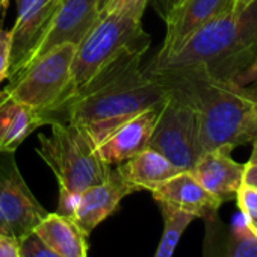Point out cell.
Here are the masks:
<instances>
[{"instance_id": "23", "label": "cell", "mask_w": 257, "mask_h": 257, "mask_svg": "<svg viewBox=\"0 0 257 257\" xmlns=\"http://www.w3.org/2000/svg\"><path fill=\"white\" fill-rule=\"evenodd\" d=\"M22 257H61L53 249H50L35 233H31L23 240H20Z\"/></svg>"}, {"instance_id": "3", "label": "cell", "mask_w": 257, "mask_h": 257, "mask_svg": "<svg viewBox=\"0 0 257 257\" xmlns=\"http://www.w3.org/2000/svg\"><path fill=\"white\" fill-rule=\"evenodd\" d=\"M165 88L179 91L195 109L203 153L236 149L257 138V107L252 88L233 80H213L195 73L152 74Z\"/></svg>"}, {"instance_id": "17", "label": "cell", "mask_w": 257, "mask_h": 257, "mask_svg": "<svg viewBox=\"0 0 257 257\" xmlns=\"http://www.w3.org/2000/svg\"><path fill=\"white\" fill-rule=\"evenodd\" d=\"M118 176L131 185L137 192L138 191H153L176 174L182 173L176 165H173L161 153L144 149L135 156L128 158L115 167Z\"/></svg>"}, {"instance_id": "8", "label": "cell", "mask_w": 257, "mask_h": 257, "mask_svg": "<svg viewBox=\"0 0 257 257\" xmlns=\"http://www.w3.org/2000/svg\"><path fill=\"white\" fill-rule=\"evenodd\" d=\"M49 212L25 182L14 152H0V234L23 240Z\"/></svg>"}, {"instance_id": "20", "label": "cell", "mask_w": 257, "mask_h": 257, "mask_svg": "<svg viewBox=\"0 0 257 257\" xmlns=\"http://www.w3.org/2000/svg\"><path fill=\"white\" fill-rule=\"evenodd\" d=\"M159 207L164 218V233L153 257H173L182 234L195 218L180 210L171 209L168 206H159Z\"/></svg>"}, {"instance_id": "31", "label": "cell", "mask_w": 257, "mask_h": 257, "mask_svg": "<svg viewBox=\"0 0 257 257\" xmlns=\"http://www.w3.org/2000/svg\"><path fill=\"white\" fill-rule=\"evenodd\" d=\"M248 222V227L251 228V231L257 236V218H251V219H246Z\"/></svg>"}, {"instance_id": "16", "label": "cell", "mask_w": 257, "mask_h": 257, "mask_svg": "<svg viewBox=\"0 0 257 257\" xmlns=\"http://www.w3.org/2000/svg\"><path fill=\"white\" fill-rule=\"evenodd\" d=\"M206 237L203 257H257V236L240 213L225 225L218 213L204 219Z\"/></svg>"}, {"instance_id": "4", "label": "cell", "mask_w": 257, "mask_h": 257, "mask_svg": "<svg viewBox=\"0 0 257 257\" xmlns=\"http://www.w3.org/2000/svg\"><path fill=\"white\" fill-rule=\"evenodd\" d=\"M50 135H38V156L53 171L59 191L82 194L86 188L104 182L112 167H107L82 127L65 122H50Z\"/></svg>"}, {"instance_id": "27", "label": "cell", "mask_w": 257, "mask_h": 257, "mask_svg": "<svg viewBox=\"0 0 257 257\" xmlns=\"http://www.w3.org/2000/svg\"><path fill=\"white\" fill-rule=\"evenodd\" d=\"M182 0H158V11L162 16V19L173 10L176 8Z\"/></svg>"}, {"instance_id": "6", "label": "cell", "mask_w": 257, "mask_h": 257, "mask_svg": "<svg viewBox=\"0 0 257 257\" xmlns=\"http://www.w3.org/2000/svg\"><path fill=\"white\" fill-rule=\"evenodd\" d=\"M74 44H61L37 58L5 88L7 92L26 106L38 110L47 124V116L71 94V64Z\"/></svg>"}, {"instance_id": "11", "label": "cell", "mask_w": 257, "mask_h": 257, "mask_svg": "<svg viewBox=\"0 0 257 257\" xmlns=\"http://www.w3.org/2000/svg\"><path fill=\"white\" fill-rule=\"evenodd\" d=\"M100 7L101 0H62L32 62L61 44L70 43L77 47L95 26Z\"/></svg>"}, {"instance_id": "32", "label": "cell", "mask_w": 257, "mask_h": 257, "mask_svg": "<svg viewBox=\"0 0 257 257\" xmlns=\"http://www.w3.org/2000/svg\"><path fill=\"white\" fill-rule=\"evenodd\" d=\"M8 2H10V0H0V10L4 11L8 7Z\"/></svg>"}, {"instance_id": "2", "label": "cell", "mask_w": 257, "mask_h": 257, "mask_svg": "<svg viewBox=\"0 0 257 257\" xmlns=\"http://www.w3.org/2000/svg\"><path fill=\"white\" fill-rule=\"evenodd\" d=\"M257 59V0L194 32L176 52L153 58L149 74L195 73L213 80H233Z\"/></svg>"}, {"instance_id": "1", "label": "cell", "mask_w": 257, "mask_h": 257, "mask_svg": "<svg viewBox=\"0 0 257 257\" xmlns=\"http://www.w3.org/2000/svg\"><path fill=\"white\" fill-rule=\"evenodd\" d=\"M143 56L141 52H127L112 61L56 107L47 116V124L53 121L76 124L97 146L124 121L161 106L167 88L144 71Z\"/></svg>"}, {"instance_id": "18", "label": "cell", "mask_w": 257, "mask_h": 257, "mask_svg": "<svg viewBox=\"0 0 257 257\" xmlns=\"http://www.w3.org/2000/svg\"><path fill=\"white\" fill-rule=\"evenodd\" d=\"M44 124L46 119L38 110L19 103L7 89H0V152L16 153L20 144Z\"/></svg>"}, {"instance_id": "29", "label": "cell", "mask_w": 257, "mask_h": 257, "mask_svg": "<svg viewBox=\"0 0 257 257\" xmlns=\"http://www.w3.org/2000/svg\"><path fill=\"white\" fill-rule=\"evenodd\" d=\"M254 0H234V11L239 13L242 10H245L249 4H252Z\"/></svg>"}, {"instance_id": "5", "label": "cell", "mask_w": 257, "mask_h": 257, "mask_svg": "<svg viewBox=\"0 0 257 257\" xmlns=\"http://www.w3.org/2000/svg\"><path fill=\"white\" fill-rule=\"evenodd\" d=\"M141 19L127 13H100L95 26L76 49L70 97L124 53L147 52L150 35L143 29Z\"/></svg>"}, {"instance_id": "10", "label": "cell", "mask_w": 257, "mask_h": 257, "mask_svg": "<svg viewBox=\"0 0 257 257\" xmlns=\"http://www.w3.org/2000/svg\"><path fill=\"white\" fill-rule=\"evenodd\" d=\"M234 11V0H182L165 17V38L156 59L176 52L194 32Z\"/></svg>"}, {"instance_id": "26", "label": "cell", "mask_w": 257, "mask_h": 257, "mask_svg": "<svg viewBox=\"0 0 257 257\" xmlns=\"http://www.w3.org/2000/svg\"><path fill=\"white\" fill-rule=\"evenodd\" d=\"M233 82L239 86H249V85H257V59L248 67L245 68L243 71H240L234 79Z\"/></svg>"}, {"instance_id": "13", "label": "cell", "mask_w": 257, "mask_h": 257, "mask_svg": "<svg viewBox=\"0 0 257 257\" xmlns=\"http://www.w3.org/2000/svg\"><path fill=\"white\" fill-rule=\"evenodd\" d=\"M134 192L137 191L118 176L115 168H112L110 176L104 182L92 185L80 194L73 221L86 236H89L92 230L119 209L121 201L127 195Z\"/></svg>"}, {"instance_id": "30", "label": "cell", "mask_w": 257, "mask_h": 257, "mask_svg": "<svg viewBox=\"0 0 257 257\" xmlns=\"http://www.w3.org/2000/svg\"><path fill=\"white\" fill-rule=\"evenodd\" d=\"M254 164H257V138L252 141V153H251L246 165H254Z\"/></svg>"}, {"instance_id": "21", "label": "cell", "mask_w": 257, "mask_h": 257, "mask_svg": "<svg viewBox=\"0 0 257 257\" xmlns=\"http://www.w3.org/2000/svg\"><path fill=\"white\" fill-rule=\"evenodd\" d=\"M240 213L246 218H257V188L248 183H242L234 197Z\"/></svg>"}, {"instance_id": "28", "label": "cell", "mask_w": 257, "mask_h": 257, "mask_svg": "<svg viewBox=\"0 0 257 257\" xmlns=\"http://www.w3.org/2000/svg\"><path fill=\"white\" fill-rule=\"evenodd\" d=\"M243 182L257 188V164H254V165H246V164H245Z\"/></svg>"}, {"instance_id": "9", "label": "cell", "mask_w": 257, "mask_h": 257, "mask_svg": "<svg viewBox=\"0 0 257 257\" xmlns=\"http://www.w3.org/2000/svg\"><path fill=\"white\" fill-rule=\"evenodd\" d=\"M62 0H17V19L11 28V65L8 83L32 62Z\"/></svg>"}, {"instance_id": "34", "label": "cell", "mask_w": 257, "mask_h": 257, "mask_svg": "<svg viewBox=\"0 0 257 257\" xmlns=\"http://www.w3.org/2000/svg\"><path fill=\"white\" fill-rule=\"evenodd\" d=\"M104 2H106V0H101V5H103V4H104ZM100 8H101V7H100Z\"/></svg>"}, {"instance_id": "24", "label": "cell", "mask_w": 257, "mask_h": 257, "mask_svg": "<svg viewBox=\"0 0 257 257\" xmlns=\"http://www.w3.org/2000/svg\"><path fill=\"white\" fill-rule=\"evenodd\" d=\"M11 65V29L0 28V85L8 79Z\"/></svg>"}, {"instance_id": "12", "label": "cell", "mask_w": 257, "mask_h": 257, "mask_svg": "<svg viewBox=\"0 0 257 257\" xmlns=\"http://www.w3.org/2000/svg\"><path fill=\"white\" fill-rule=\"evenodd\" d=\"M162 104L150 107L113 128L95 146L101 161L107 167H116L147 149Z\"/></svg>"}, {"instance_id": "7", "label": "cell", "mask_w": 257, "mask_h": 257, "mask_svg": "<svg viewBox=\"0 0 257 257\" xmlns=\"http://www.w3.org/2000/svg\"><path fill=\"white\" fill-rule=\"evenodd\" d=\"M147 147L165 156L182 171H192L203 155L197 112L179 91L167 88Z\"/></svg>"}, {"instance_id": "33", "label": "cell", "mask_w": 257, "mask_h": 257, "mask_svg": "<svg viewBox=\"0 0 257 257\" xmlns=\"http://www.w3.org/2000/svg\"><path fill=\"white\" fill-rule=\"evenodd\" d=\"M252 92H254V101H255V107H257V88H252Z\"/></svg>"}, {"instance_id": "15", "label": "cell", "mask_w": 257, "mask_h": 257, "mask_svg": "<svg viewBox=\"0 0 257 257\" xmlns=\"http://www.w3.org/2000/svg\"><path fill=\"white\" fill-rule=\"evenodd\" d=\"M191 173L207 192L225 203L234 200L243 183L245 164L236 162L231 150L221 147L203 153Z\"/></svg>"}, {"instance_id": "22", "label": "cell", "mask_w": 257, "mask_h": 257, "mask_svg": "<svg viewBox=\"0 0 257 257\" xmlns=\"http://www.w3.org/2000/svg\"><path fill=\"white\" fill-rule=\"evenodd\" d=\"M150 2L152 0H106L100 8V13H127L143 17Z\"/></svg>"}, {"instance_id": "14", "label": "cell", "mask_w": 257, "mask_h": 257, "mask_svg": "<svg viewBox=\"0 0 257 257\" xmlns=\"http://www.w3.org/2000/svg\"><path fill=\"white\" fill-rule=\"evenodd\" d=\"M155 201L159 206L188 213L194 218L206 219L218 213L221 201L207 192L191 171H182L152 191Z\"/></svg>"}, {"instance_id": "19", "label": "cell", "mask_w": 257, "mask_h": 257, "mask_svg": "<svg viewBox=\"0 0 257 257\" xmlns=\"http://www.w3.org/2000/svg\"><path fill=\"white\" fill-rule=\"evenodd\" d=\"M34 233L61 257H88V236L71 219L61 213H47Z\"/></svg>"}, {"instance_id": "25", "label": "cell", "mask_w": 257, "mask_h": 257, "mask_svg": "<svg viewBox=\"0 0 257 257\" xmlns=\"http://www.w3.org/2000/svg\"><path fill=\"white\" fill-rule=\"evenodd\" d=\"M0 257H22L20 240L7 234H0Z\"/></svg>"}]
</instances>
